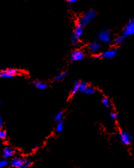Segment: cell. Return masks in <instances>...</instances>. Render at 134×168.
<instances>
[{"label": "cell", "instance_id": "obj_2", "mask_svg": "<svg viewBox=\"0 0 134 168\" xmlns=\"http://www.w3.org/2000/svg\"><path fill=\"white\" fill-rule=\"evenodd\" d=\"M98 37L99 41L102 43H109L111 42V33H110V30L108 29L100 31L98 33Z\"/></svg>", "mask_w": 134, "mask_h": 168}, {"label": "cell", "instance_id": "obj_9", "mask_svg": "<svg viewBox=\"0 0 134 168\" xmlns=\"http://www.w3.org/2000/svg\"><path fill=\"white\" fill-rule=\"evenodd\" d=\"M89 50L91 51L92 53H97V52H99V50H100L101 45L99 42H97V41H92V42H90L89 43L88 46Z\"/></svg>", "mask_w": 134, "mask_h": 168}, {"label": "cell", "instance_id": "obj_24", "mask_svg": "<svg viewBox=\"0 0 134 168\" xmlns=\"http://www.w3.org/2000/svg\"><path fill=\"white\" fill-rule=\"evenodd\" d=\"M8 164V161H7L6 160L3 159V160H1L0 161V168H3V167H5V166Z\"/></svg>", "mask_w": 134, "mask_h": 168}, {"label": "cell", "instance_id": "obj_6", "mask_svg": "<svg viewBox=\"0 0 134 168\" xmlns=\"http://www.w3.org/2000/svg\"><path fill=\"white\" fill-rule=\"evenodd\" d=\"M26 159L23 158L21 157H14L12 160L10 161V165L14 168H23L25 163L27 161Z\"/></svg>", "mask_w": 134, "mask_h": 168}, {"label": "cell", "instance_id": "obj_26", "mask_svg": "<svg viewBox=\"0 0 134 168\" xmlns=\"http://www.w3.org/2000/svg\"><path fill=\"white\" fill-rule=\"evenodd\" d=\"M76 2H77V0H68V1H67L68 4L69 5H72L74 3H76Z\"/></svg>", "mask_w": 134, "mask_h": 168}, {"label": "cell", "instance_id": "obj_7", "mask_svg": "<svg viewBox=\"0 0 134 168\" xmlns=\"http://www.w3.org/2000/svg\"><path fill=\"white\" fill-rule=\"evenodd\" d=\"M84 53H83V51H81L80 50H77L72 52L70 58V60L72 61V62H77V61H80L81 60H83V58H84Z\"/></svg>", "mask_w": 134, "mask_h": 168}, {"label": "cell", "instance_id": "obj_19", "mask_svg": "<svg viewBox=\"0 0 134 168\" xmlns=\"http://www.w3.org/2000/svg\"><path fill=\"white\" fill-rule=\"evenodd\" d=\"M102 104H104V106H106V108H109L110 107V101H109V99H108L107 97H104V98H103L102 100Z\"/></svg>", "mask_w": 134, "mask_h": 168}, {"label": "cell", "instance_id": "obj_23", "mask_svg": "<svg viewBox=\"0 0 134 168\" xmlns=\"http://www.w3.org/2000/svg\"><path fill=\"white\" fill-rule=\"evenodd\" d=\"M71 42H72V44L74 45V46H77V45H78V43H79V40H78L77 38H76L73 35H72Z\"/></svg>", "mask_w": 134, "mask_h": 168}, {"label": "cell", "instance_id": "obj_18", "mask_svg": "<svg viewBox=\"0 0 134 168\" xmlns=\"http://www.w3.org/2000/svg\"><path fill=\"white\" fill-rule=\"evenodd\" d=\"M67 75V73L66 72H62V73H60L59 75H58L55 78V80L57 81H61L62 79H63L65 77H66Z\"/></svg>", "mask_w": 134, "mask_h": 168}, {"label": "cell", "instance_id": "obj_21", "mask_svg": "<svg viewBox=\"0 0 134 168\" xmlns=\"http://www.w3.org/2000/svg\"><path fill=\"white\" fill-rule=\"evenodd\" d=\"M125 40V38L123 37V36H119V37H117L115 39V43L117 45H121L123 43V41Z\"/></svg>", "mask_w": 134, "mask_h": 168}, {"label": "cell", "instance_id": "obj_5", "mask_svg": "<svg viewBox=\"0 0 134 168\" xmlns=\"http://www.w3.org/2000/svg\"><path fill=\"white\" fill-rule=\"evenodd\" d=\"M134 33V20L131 19L127 23L125 27L123 33V37L125 39L128 37H130Z\"/></svg>", "mask_w": 134, "mask_h": 168}, {"label": "cell", "instance_id": "obj_13", "mask_svg": "<svg viewBox=\"0 0 134 168\" xmlns=\"http://www.w3.org/2000/svg\"><path fill=\"white\" fill-rule=\"evenodd\" d=\"M3 71H5V73L10 74V75H17L20 73V70L18 69H16V68H5V69L3 70Z\"/></svg>", "mask_w": 134, "mask_h": 168}, {"label": "cell", "instance_id": "obj_17", "mask_svg": "<svg viewBox=\"0 0 134 168\" xmlns=\"http://www.w3.org/2000/svg\"><path fill=\"white\" fill-rule=\"evenodd\" d=\"M14 75H10V74L5 73V71H2L0 72V77L1 78H4V79H8V78H12V77H13Z\"/></svg>", "mask_w": 134, "mask_h": 168}, {"label": "cell", "instance_id": "obj_10", "mask_svg": "<svg viewBox=\"0 0 134 168\" xmlns=\"http://www.w3.org/2000/svg\"><path fill=\"white\" fill-rule=\"evenodd\" d=\"M14 154H15V151L12 148L8 147V146L5 147L3 151V156L5 159L10 158V157H13Z\"/></svg>", "mask_w": 134, "mask_h": 168}, {"label": "cell", "instance_id": "obj_20", "mask_svg": "<svg viewBox=\"0 0 134 168\" xmlns=\"http://www.w3.org/2000/svg\"><path fill=\"white\" fill-rule=\"evenodd\" d=\"M62 118H63V113L62 112H59L55 116V121L56 122H61L62 121Z\"/></svg>", "mask_w": 134, "mask_h": 168}, {"label": "cell", "instance_id": "obj_25", "mask_svg": "<svg viewBox=\"0 0 134 168\" xmlns=\"http://www.w3.org/2000/svg\"><path fill=\"white\" fill-rule=\"evenodd\" d=\"M110 117L112 119H113V120H115V119H117V117H118V115H117V113H116L115 112H111V113H110Z\"/></svg>", "mask_w": 134, "mask_h": 168}, {"label": "cell", "instance_id": "obj_14", "mask_svg": "<svg viewBox=\"0 0 134 168\" xmlns=\"http://www.w3.org/2000/svg\"><path fill=\"white\" fill-rule=\"evenodd\" d=\"M64 124H63L62 121H61V122H58L56 127V132H58V133L62 132L63 130H64Z\"/></svg>", "mask_w": 134, "mask_h": 168}, {"label": "cell", "instance_id": "obj_4", "mask_svg": "<svg viewBox=\"0 0 134 168\" xmlns=\"http://www.w3.org/2000/svg\"><path fill=\"white\" fill-rule=\"evenodd\" d=\"M117 53H118V50H117V48H114L110 49V50H106V51L103 52L102 54L96 56V57L98 58H104L106 59H112L116 57V56L117 55Z\"/></svg>", "mask_w": 134, "mask_h": 168}, {"label": "cell", "instance_id": "obj_11", "mask_svg": "<svg viewBox=\"0 0 134 168\" xmlns=\"http://www.w3.org/2000/svg\"><path fill=\"white\" fill-rule=\"evenodd\" d=\"M34 86H35L37 89L40 90H46L48 87V85H47L46 83H43L42 81H35L33 82Z\"/></svg>", "mask_w": 134, "mask_h": 168}, {"label": "cell", "instance_id": "obj_27", "mask_svg": "<svg viewBox=\"0 0 134 168\" xmlns=\"http://www.w3.org/2000/svg\"><path fill=\"white\" fill-rule=\"evenodd\" d=\"M3 126V120H2V117L1 116V114H0V127H2Z\"/></svg>", "mask_w": 134, "mask_h": 168}, {"label": "cell", "instance_id": "obj_22", "mask_svg": "<svg viewBox=\"0 0 134 168\" xmlns=\"http://www.w3.org/2000/svg\"><path fill=\"white\" fill-rule=\"evenodd\" d=\"M7 136V133L6 131H4L1 129V127H0V139H5Z\"/></svg>", "mask_w": 134, "mask_h": 168}, {"label": "cell", "instance_id": "obj_15", "mask_svg": "<svg viewBox=\"0 0 134 168\" xmlns=\"http://www.w3.org/2000/svg\"><path fill=\"white\" fill-rule=\"evenodd\" d=\"M95 92H96V90L94 87L89 86L88 88V89L86 90V92H85L84 93L86 94H88V95H92V94H95Z\"/></svg>", "mask_w": 134, "mask_h": 168}, {"label": "cell", "instance_id": "obj_8", "mask_svg": "<svg viewBox=\"0 0 134 168\" xmlns=\"http://www.w3.org/2000/svg\"><path fill=\"white\" fill-rule=\"evenodd\" d=\"M83 34V27L78 23L77 25H76L75 31H74V33H72V35L75 36L78 40H79V39H81V37H82Z\"/></svg>", "mask_w": 134, "mask_h": 168}, {"label": "cell", "instance_id": "obj_12", "mask_svg": "<svg viewBox=\"0 0 134 168\" xmlns=\"http://www.w3.org/2000/svg\"><path fill=\"white\" fill-rule=\"evenodd\" d=\"M89 87L88 84L85 81H79V91L81 92H85Z\"/></svg>", "mask_w": 134, "mask_h": 168}, {"label": "cell", "instance_id": "obj_1", "mask_svg": "<svg viewBox=\"0 0 134 168\" xmlns=\"http://www.w3.org/2000/svg\"><path fill=\"white\" fill-rule=\"evenodd\" d=\"M96 16V12L94 10H88L86 13H85L79 19L78 23L82 25L83 27L86 26L89 23L91 22L92 20H94Z\"/></svg>", "mask_w": 134, "mask_h": 168}, {"label": "cell", "instance_id": "obj_16", "mask_svg": "<svg viewBox=\"0 0 134 168\" xmlns=\"http://www.w3.org/2000/svg\"><path fill=\"white\" fill-rule=\"evenodd\" d=\"M79 81H77L75 82V85H74L73 88H72V90L71 91L72 95L75 94L77 93V92L79 91Z\"/></svg>", "mask_w": 134, "mask_h": 168}, {"label": "cell", "instance_id": "obj_3", "mask_svg": "<svg viewBox=\"0 0 134 168\" xmlns=\"http://www.w3.org/2000/svg\"><path fill=\"white\" fill-rule=\"evenodd\" d=\"M119 137H120L121 142L125 145H129L133 140V137L129 131H125V130H121L119 131Z\"/></svg>", "mask_w": 134, "mask_h": 168}]
</instances>
